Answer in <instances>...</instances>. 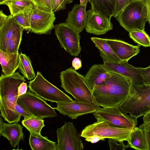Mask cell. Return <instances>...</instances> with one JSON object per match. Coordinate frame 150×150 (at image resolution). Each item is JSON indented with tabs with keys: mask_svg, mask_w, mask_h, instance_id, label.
I'll return each instance as SVG.
<instances>
[{
	"mask_svg": "<svg viewBox=\"0 0 150 150\" xmlns=\"http://www.w3.org/2000/svg\"><path fill=\"white\" fill-rule=\"evenodd\" d=\"M110 73L104 84L95 86L92 90L99 106H118L129 93L131 80L120 74Z\"/></svg>",
	"mask_w": 150,
	"mask_h": 150,
	"instance_id": "6da1fadb",
	"label": "cell"
},
{
	"mask_svg": "<svg viewBox=\"0 0 150 150\" xmlns=\"http://www.w3.org/2000/svg\"><path fill=\"white\" fill-rule=\"evenodd\" d=\"M25 81L18 72L8 76L1 74L0 77L1 115L9 123L20 121L21 116L15 111V106L18 97V87Z\"/></svg>",
	"mask_w": 150,
	"mask_h": 150,
	"instance_id": "7a4b0ae2",
	"label": "cell"
},
{
	"mask_svg": "<svg viewBox=\"0 0 150 150\" xmlns=\"http://www.w3.org/2000/svg\"><path fill=\"white\" fill-rule=\"evenodd\" d=\"M59 78L61 87L71 95L75 101L90 104L97 108L100 107L86 82L85 76L73 68L71 67L62 71Z\"/></svg>",
	"mask_w": 150,
	"mask_h": 150,
	"instance_id": "3957f363",
	"label": "cell"
},
{
	"mask_svg": "<svg viewBox=\"0 0 150 150\" xmlns=\"http://www.w3.org/2000/svg\"><path fill=\"white\" fill-rule=\"evenodd\" d=\"M121 112L138 118L150 112V84L137 85L131 82L129 95L118 106Z\"/></svg>",
	"mask_w": 150,
	"mask_h": 150,
	"instance_id": "277c9868",
	"label": "cell"
},
{
	"mask_svg": "<svg viewBox=\"0 0 150 150\" xmlns=\"http://www.w3.org/2000/svg\"><path fill=\"white\" fill-rule=\"evenodd\" d=\"M116 20L127 32L135 29L144 30L147 21L144 0H134L127 5L116 17Z\"/></svg>",
	"mask_w": 150,
	"mask_h": 150,
	"instance_id": "5b68a950",
	"label": "cell"
},
{
	"mask_svg": "<svg viewBox=\"0 0 150 150\" xmlns=\"http://www.w3.org/2000/svg\"><path fill=\"white\" fill-rule=\"evenodd\" d=\"M24 28L11 14L0 27V50L6 53L18 52Z\"/></svg>",
	"mask_w": 150,
	"mask_h": 150,
	"instance_id": "8992f818",
	"label": "cell"
},
{
	"mask_svg": "<svg viewBox=\"0 0 150 150\" xmlns=\"http://www.w3.org/2000/svg\"><path fill=\"white\" fill-rule=\"evenodd\" d=\"M29 90L42 99L57 103H69L74 100L47 80L38 71L35 78L29 82Z\"/></svg>",
	"mask_w": 150,
	"mask_h": 150,
	"instance_id": "52a82bcc",
	"label": "cell"
},
{
	"mask_svg": "<svg viewBox=\"0 0 150 150\" xmlns=\"http://www.w3.org/2000/svg\"><path fill=\"white\" fill-rule=\"evenodd\" d=\"M133 129L117 127L111 125L104 121H97L85 127L81 136L85 138L95 136L114 140L117 142L128 141Z\"/></svg>",
	"mask_w": 150,
	"mask_h": 150,
	"instance_id": "ba28073f",
	"label": "cell"
},
{
	"mask_svg": "<svg viewBox=\"0 0 150 150\" xmlns=\"http://www.w3.org/2000/svg\"><path fill=\"white\" fill-rule=\"evenodd\" d=\"M29 90L18 96L17 103L32 116L43 119L57 116L54 108L43 99Z\"/></svg>",
	"mask_w": 150,
	"mask_h": 150,
	"instance_id": "9c48e42d",
	"label": "cell"
},
{
	"mask_svg": "<svg viewBox=\"0 0 150 150\" xmlns=\"http://www.w3.org/2000/svg\"><path fill=\"white\" fill-rule=\"evenodd\" d=\"M93 115L97 121L117 127L133 129L137 125V118L122 112L118 106L99 107Z\"/></svg>",
	"mask_w": 150,
	"mask_h": 150,
	"instance_id": "30bf717a",
	"label": "cell"
},
{
	"mask_svg": "<svg viewBox=\"0 0 150 150\" xmlns=\"http://www.w3.org/2000/svg\"><path fill=\"white\" fill-rule=\"evenodd\" d=\"M54 30L61 47L71 55L78 56L81 51L79 33L65 22L56 25Z\"/></svg>",
	"mask_w": 150,
	"mask_h": 150,
	"instance_id": "8fae6325",
	"label": "cell"
},
{
	"mask_svg": "<svg viewBox=\"0 0 150 150\" xmlns=\"http://www.w3.org/2000/svg\"><path fill=\"white\" fill-rule=\"evenodd\" d=\"M57 150H81L84 149L81 135L72 122H65L57 130Z\"/></svg>",
	"mask_w": 150,
	"mask_h": 150,
	"instance_id": "7c38bea8",
	"label": "cell"
},
{
	"mask_svg": "<svg viewBox=\"0 0 150 150\" xmlns=\"http://www.w3.org/2000/svg\"><path fill=\"white\" fill-rule=\"evenodd\" d=\"M30 27L27 33H33L41 35L50 34L54 29V23L56 18L54 12H49L39 9L33 4Z\"/></svg>",
	"mask_w": 150,
	"mask_h": 150,
	"instance_id": "4fadbf2b",
	"label": "cell"
},
{
	"mask_svg": "<svg viewBox=\"0 0 150 150\" xmlns=\"http://www.w3.org/2000/svg\"><path fill=\"white\" fill-rule=\"evenodd\" d=\"M103 67L109 72L115 73L130 79L132 83L137 85L144 84L139 68H136L127 62H115L110 60L102 55Z\"/></svg>",
	"mask_w": 150,
	"mask_h": 150,
	"instance_id": "5bb4252c",
	"label": "cell"
},
{
	"mask_svg": "<svg viewBox=\"0 0 150 150\" xmlns=\"http://www.w3.org/2000/svg\"><path fill=\"white\" fill-rule=\"evenodd\" d=\"M87 18L85 29L87 32L96 35L105 34L113 29L111 20L92 10L86 11Z\"/></svg>",
	"mask_w": 150,
	"mask_h": 150,
	"instance_id": "9a60e30c",
	"label": "cell"
},
{
	"mask_svg": "<svg viewBox=\"0 0 150 150\" xmlns=\"http://www.w3.org/2000/svg\"><path fill=\"white\" fill-rule=\"evenodd\" d=\"M54 108L61 114L76 119L80 116L90 113H93L97 109L94 106L88 103L76 101L57 103Z\"/></svg>",
	"mask_w": 150,
	"mask_h": 150,
	"instance_id": "2e32d148",
	"label": "cell"
},
{
	"mask_svg": "<svg viewBox=\"0 0 150 150\" xmlns=\"http://www.w3.org/2000/svg\"><path fill=\"white\" fill-rule=\"evenodd\" d=\"M106 40L115 54L122 61L128 62L139 52V45L134 46L115 39H106Z\"/></svg>",
	"mask_w": 150,
	"mask_h": 150,
	"instance_id": "e0dca14e",
	"label": "cell"
},
{
	"mask_svg": "<svg viewBox=\"0 0 150 150\" xmlns=\"http://www.w3.org/2000/svg\"><path fill=\"white\" fill-rule=\"evenodd\" d=\"M86 5L75 4L71 10L68 13V16L65 21L67 23L79 33L85 28L87 13L86 11Z\"/></svg>",
	"mask_w": 150,
	"mask_h": 150,
	"instance_id": "ac0fdd59",
	"label": "cell"
},
{
	"mask_svg": "<svg viewBox=\"0 0 150 150\" xmlns=\"http://www.w3.org/2000/svg\"><path fill=\"white\" fill-rule=\"evenodd\" d=\"M110 72L101 64H95L89 69L85 76L86 82L92 91L96 85L104 84L110 76Z\"/></svg>",
	"mask_w": 150,
	"mask_h": 150,
	"instance_id": "d6986e66",
	"label": "cell"
},
{
	"mask_svg": "<svg viewBox=\"0 0 150 150\" xmlns=\"http://www.w3.org/2000/svg\"><path fill=\"white\" fill-rule=\"evenodd\" d=\"M10 124L4 122L3 126L0 127V135L7 139L11 145L15 148L24 137L23 127L18 122Z\"/></svg>",
	"mask_w": 150,
	"mask_h": 150,
	"instance_id": "ffe728a7",
	"label": "cell"
},
{
	"mask_svg": "<svg viewBox=\"0 0 150 150\" xmlns=\"http://www.w3.org/2000/svg\"><path fill=\"white\" fill-rule=\"evenodd\" d=\"M18 52L6 53L0 50V63L4 74L11 75L18 68L20 63Z\"/></svg>",
	"mask_w": 150,
	"mask_h": 150,
	"instance_id": "44dd1931",
	"label": "cell"
},
{
	"mask_svg": "<svg viewBox=\"0 0 150 150\" xmlns=\"http://www.w3.org/2000/svg\"><path fill=\"white\" fill-rule=\"evenodd\" d=\"M29 144L33 150H57V144L56 142L33 132H30Z\"/></svg>",
	"mask_w": 150,
	"mask_h": 150,
	"instance_id": "7402d4cb",
	"label": "cell"
},
{
	"mask_svg": "<svg viewBox=\"0 0 150 150\" xmlns=\"http://www.w3.org/2000/svg\"><path fill=\"white\" fill-rule=\"evenodd\" d=\"M91 9L110 20L113 15L116 0H91Z\"/></svg>",
	"mask_w": 150,
	"mask_h": 150,
	"instance_id": "603a6c76",
	"label": "cell"
},
{
	"mask_svg": "<svg viewBox=\"0 0 150 150\" xmlns=\"http://www.w3.org/2000/svg\"><path fill=\"white\" fill-rule=\"evenodd\" d=\"M127 142L128 147L137 150H148L144 130L139 127L133 129Z\"/></svg>",
	"mask_w": 150,
	"mask_h": 150,
	"instance_id": "cb8c5ba5",
	"label": "cell"
},
{
	"mask_svg": "<svg viewBox=\"0 0 150 150\" xmlns=\"http://www.w3.org/2000/svg\"><path fill=\"white\" fill-rule=\"evenodd\" d=\"M91 39L95 46L99 50L100 54L113 61H122L116 55L107 42L106 39L96 37H92Z\"/></svg>",
	"mask_w": 150,
	"mask_h": 150,
	"instance_id": "d4e9b609",
	"label": "cell"
},
{
	"mask_svg": "<svg viewBox=\"0 0 150 150\" xmlns=\"http://www.w3.org/2000/svg\"><path fill=\"white\" fill-rule=\"evenodd\" d=\"M19 57L20 63L18 69L25 78L28 80L34 79L36 76L29 57L21 52L19 54Z\"/></svg>",
	"mask_w": 150,
	"mask_h": 150,
	"instance_id": "484cf974",
	"label": "cell"
},
{
	"mask_svg": "<svg viewBox=\"0 0 150 150\" xmlns=\"http://www.w3.org/2000/svg\"><path fill=\"white\" fill-rule=\"evenodd\" d=\"M44 122L42 119L31 116L24 119L21 123L30 133L40 134L41 129L45 126Z\"/></svg>",
	"mask_w": 150,
	"mask_h": 150,
	"instance_id": "4316f807",
	"label": "cell"
},
{
	"mask_svg": "<svg viewBox=\"0 0 150 150\" xmlns=\"http://www.w3.org/2000/svg\"><path fill=\"white\" fill-rule=\"evenodd\" d=\"M33 4L31 0H8L2 5L8 7L11 14L13 16Z\"/></svg>",
	"mask_w": 150,
	"mask_h": 150,
	"instance_id": "83f0119b",
	"label": "cell"
},
{
	"mask_svg": "<svg viewBox=\"0 0 150 150\" xmlns=\"http://www.w3.org/2000/svg\"><path fill=\"white\" fill-rule=\"evenodd\" d=\"M33 5L26 8L13 16L15 20L24 28L25 31L29 29L30 27Z\"/></svg>",
	"mask_w": 150,
	"mask_h": 150,
	"instance_id": "f1b7e54d",
	"label": "cell"
},
{
	"mask_svg": "<svg viewBox=\"0 0 150 150\" xmlns=\"http://www.w3.org/2000/svg\"><path fill=\"white\" fill-rule=\"evenodd\" d=\"M129 35L132 39L140 46H150V37L144 30H133L129 32Z\"/></svg>",
	"mask_w": 150,
	"mask_h": 150,
	"instance_id": "f546056e",
	"label": "cell"
},
{
	"mask_svg": "<svg viewBox=\"0 0 150 150\" xmlns=\"http://www.w3.org/2000/svg\"><path fill=\"white\" fill-rule=\"evenodd\" d=\"M38 9L49 12H53L52 0H31Z\"/></svg>",
	"mask_w": 150,
	"mask_h": 150,
	"instance_id": "4dcf8cb0",
	"label": "cell"
},
{
	"mask_svg": "<svg viewBox=\"0 0 150 150\" xmlns=\"http://www.w3.org/2000/svg\"><path fill=\"white\" fill-rule=\"evenodd\" d=\"M134 0H116L115 9L113 17L116 18L127 5Z\"/></svg>",
	"mask_w": 150,
	"mask_h": 150,
	"instance_id": "1f68e13d",
	"label": "cell"
},
{
	"mask_svg": "<svg viewBox=\"0 0 150 150\" xmlns=\"http://www.w3.org/2000/svg\"><path fill=\"white\" fill-rule=\"evenodd\" d=\"M108 141L110 150H124L129 148L127 144L125 145L123 142L118 144L116 141L111 139H109Z\"/></svg>",
	"mask_w": 150,
	"mask_h": 150,
	"instance_id": "d6a6232c",
	"label": "cell"
},
{
	"mask_svg": "<svg viewBox=\"0 0 150 150\" xmlns=\"http://www.w3.org/2000/svg\"><path fill=\"white\" fill-rule=\"evenodd\" d=\"M144 84H150V65L145 68L139 67Z\"/></svg>",
	"mask_w": 150,
	"mask_h": 150,
	"instance_id": "836d02e7",
	"label": "cell"
},
{
	"mask_svg": "<svg viewBox=\"0 0 150 150\" xmlns=\"http://www.w3.org/2000/svg\"><path fill=\"white\" fill-rule=\"evenodd\" d=\"M139 127L143 129L150 130V112L146 113L143 117V123Z\"/></svg>",
	"mask_w": 150,
	"mask_h": 150,
	"instance_id": "e575fe53",
	"label": "cell"
},
{
	"mask_svg": "<svg viewBox=\"0 0 150 150\" xmlns=\"http://www.w3.org/2000/svg\"><path fill=\"white\" fill-rule=\"evenodd\" d=\"M15 111L18 114L23 117L24 119L33 116L17 103L15 105Z\"/></svg>",
	"mask_w": 150,
	"mask_h": 150,
	"instance_id": "d590c367",
	"label": "cell"
},
{
	"mask_svg": "<svg viewBox=\"0 0 150 150\" xmlns=\"http://www.w3.org/2000/svg\"><path fill=\"white\" fill-rule=\"evenodd\" d=\"M72 66L75 70L79 69L82 67L81 59L78 57L74 58L72 61Z\"/></svg>",
	"mask_w": 150,
	"mask_h": 150,
	"instance_id": "8d00e7d4",
	"label": "cell"
},
{
	"mask_svg": "<svg viewBox=\"0 0 150 150\" xmlns=\"http://www.w3.org/2000/svg\"><path fill=\"white\" fill-rule=\"evenodd\" d=\"M85 140L88 142H90L92 143H95L100 140H105V139L102 137L93 136L85 138Z\"/></svg>",
	"mask_w": 150,
	"mask_h": 150,
	"instance_id": "74e56055",
	"label": "cell"
},
{
	"mask_svg": "<svg viewBox=\"0 0 150 150\" xmlns=\"http://www.w3.org/2000/svg\"><path fill=\"white\" fill-rule=\"evenodd\" d=\"M61 0H52L53 11L54 13L61 10Z\"/></svg>",
	"mask_w": 150,
	"mask_h": 150,
	"instance_id": "f35d334b",
	"label": "cell"
},
{
	"mask_svg": "<svg viewBox=\"0 0 150 150\" xmlns=\"http://www.w3.org/2000/svg\"><path fill=\"white\" fill-rule=\"evenodd\" d=\"M27 86L26 83L24 82L21 83L18 88V96L25 94L27 91Z\"/></svg>",
	"mask_w": 150,
	"mask_h": 150,
	"instance_id": "ab89813d",
	"label": "cell"
},
{
	"mask_svg": "<svg viewBox=\"0 0 150 150\" xmlns=\"http://www.w3.org/2000/svg\"><path fill=\"white\" fill-rule=\"evenodd\" d=\"M147 13V21L150 25V0H144Z\"/></svg>",
	"mask_w": 150,
	"mask_h": 150,
	"instance_id": "60d3db41",
	"label": "cell"
},
{
	"mask_svg": "<svg viewBox=\"0 0 150 150\" xmlns=\"http://www.w3.org/2000/svg\"><path fill=\"white\" fill-rule=\"evenodd\" d=\"M144 131L148 146V150H150V130L144 129Z\"/></svg>",
	"mask_w": 150,
	"mask_h": 150,
	"instance_id": "b9f144b4",
	"label": "cell"
},
{
	"mask_svg": "<svg viewBox=\"0 0 150 150\" xmlns=\"http://www.w3.org/2000/svg\"><path fill=\"white\" fill-rule=\"evenodd\" d=\"M8 16L4 14L2 10L0 11V27H1L8 18Z\"/></svg>",
	"mask_w": 150,
	"mask_h": 150,
	"instance_id": "7bdbcfd3",
	"label": "cell"
},
{
	"mask_svg": "<svg viewBox=\"0 0 150 150\" xmlns=\"http://www.w3.org/2000/svg\"><path fill=\"white\" fill-rule=\"evenodd\" d=\"M61 10H63L66 9V4L72 3L73 0H61Z\"/></svg>",
	"mask_w": 150,
	"mask_h": 150,
	"instance_id": "ee69618b",
	"label": "cell"
},
{
	"mask_svg": "<svg viewBox=\"0 0 150 150\" xmlns=\"http://www.w3.org/2000/svg\"><path fill=\"white\" fill-rule=\"evenodd\" d=\"M80 4L82 5H86L88 2H90L91 0H80Z\"/></svg>",
	"mask_w": 150,
	"mask_h": 150,
	"instance_id": "f6af8a7d",
	"label": "cell"
},
{
	"mask_svg": "<svg viewBox=\"0 0 150 150\" xmlns=\"http://www.w3.org/2000/svg\"><path fill=\"white\" fill-rule=\"evenodd\" d=\"M8 0H0V4L2 5L3 3Z\"/></svg>",
	"mask_w": 150,
	"mask_h": 150,
	"instance_id": "bcb514c9",
	"label": "cell"
}]
</instances>
